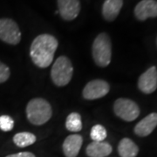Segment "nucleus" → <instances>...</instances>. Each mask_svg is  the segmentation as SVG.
Listing matches in <instances>:
<instances>
[{
  "label": "nucleus",
  "instance_id": "1",
  "mask_svg": "<svg viewBox=\"0 0 157 157\" xmlns=\"http://www.w3.org/2000/svg\"><path fill=\"white\" fill-rule=\"evenodd\" d=\"M58 40L50 34H41L32 43L30 55L34 64L40 68L48 67L53 60L58 48Z\"/></svg>",
  "mask_w": 157,
  "mask_h": 157
},
{
  "label": "nucleus",
  "instance_id": "2",
  "mask_svg": "<svg viewBox=\"0 0 157 157\" xmlns=\"http://www.w3.org/2000/svg\"><path fill=\"white\" fill-rule=\"evenodd\" d=\"M51 105L44 99L35 98L30 101L26 107V116L33 125H43L52 117Z\"/></svg>",
  "mask_w": 157,
  "mask_h": 157
},
{
  "label": "nucleus",
  "instance_id": "3",
  "mask_svg": "<svg viewBox=\"0 0 157 157\" xmlns=\"http://www.w3.org/2000/svg\"><path fill=\"white\" fill-rule=\"evenodd\" d=\"M93 58L97 66L107 67L112 59V43L107 33L99 34L94 41L92 47Z\"/></svg>",
  "mask_w": 157,
  "mask_h": 157
},
{
  "label": "nucleus",
  "instance_id": "4",
  "mask_svg": "<svg viewBox=\"0 0 157 157\" xmlns=\"http://www.w3.org/2000/svg\"><path fill=\"white\" fill-rule=\"evenodd\" d=\"M73 67L71 60L66 56L59 57L54 62L52 71L51 78L52 82L58 86H65L72 79Z\"/></svg>",
  "mask_w": 157,
  "mask_h": 157
},
{
  "label": "nucleus",
  "instance_id": "5",
  "mask_svg": "<svg viewBox=\"0 0 157 157\" xmlns=\"http://www.w3.org/2000/svg\"><path fill=\"white\" fill-rule=\"evenodd\" d=\"M113 111L118 117L126 121H133L140 115V108L135 101L120 98L115 101Z\"/></svg>",
  "mask_w": 157,
  "mask_h": 157
},
{
  "label": "nucleus",
  "instance_id": "6",
  "mask_svg": "<svg viewBox=\"0 0 157 157\" xmlns=\"http://www.w3.org/2000/svg\"><path fill=\"white\" fill-rule=\"evenodd\" d=\"M0 39L10 45H17L21 40V32L17 24L10 18L0 19Z\"/></svg>",
  "mask_w": 157,
  "mask_h": 157
},
{
  "label": "nucleus",
  "instance_id": "7",
  "mask_svg": "<svg viewBox=\"0 0 157 157\" xmlns=\"http://www.w3.org/2000/svg\"><path fill=\"white\" fill-rule=\"evenodd\" d=\"M109 90L110 86L107 81L102 79H94L86 85L82 94L86 100H96L107 95Z\"/></svg>",
  "mask_w": 157,
  "mask_h": 157
},
{
  "label": "nucleus",
  "instance_id": "8",
  "mask_svg": "<svg viewBox=\"0 0 157 157\" xmlns=\"http://www.w3.org/2000/svg\"><path fill=\"white\" fill-rule=\"evenodd\" d=\"M139 89L147 94L154 93L157 89V68L151 67L143 73L138 80Z\"/></svg>",
  "mask_w": 157,
  "mask_h": 157
},
{
  "label": "nucleus",
  "instance_id": "9",
  "mask_svg": "<svg viewBox=\"0 0 157 157\" xmlns=\"http://www.w3.org/2000/svg\"><path fill=\"white\" fill-rule=\"evenodd\" d=\"M58 7L59 13L67 21L75 19L80 11V3L78 0H58Z\"/></svg>",
  "mask_w": 157,
  "mask_h": 157
},
{
  "label": "nucleus",
  "instance_id": "10",
  "mask_svg": "<svg viewBox=\"0 0 157 157\" xmlns=\"http://www.w3.org/2000/svg\"><path fill=\"white\" fill-rule=\"evenodd\" d=\"M135 15L137 19L144 21L148 17H157L156 0H141L135 8Z\"/></svg>",
  "mask_w": 157,
  "mask_h": 157
},
{
  "label": "nucleus",
  "instance_id": "11",
  "mask_svg": "<svg viewBox=\"0 0 157 157\" xmlns=\"http://www.w3.org/2000/svg\"><path fill=\"white\" fill-rule=\"evenodd\" d=\"M157 127V113H152L143 118L135 127V133L138 136L145 137L151 134Z\"/></svg>",
  "mask_w": 157,
  "mask_h": 157
},
{
  "label": "nucleus",
  "instance_id": "12",
  "mask_svg": "<svg viewBox=\"0 0 157 157\" xmlns=\"http://www.w3.org/2000/svg\"><path fill=\"white\" fill-rule=\"evenodd\" d=\"M83 139L79 135H71L63 142V152L66 157H76L82 146Z\"/></svg>",
  "mask_w": 157,
  "mask_h": 157
},
{
  "label": "nucleus",
  "instance_id": "13",
  "mask_svg": "<svg viewBox=\"0 0 157 157\" xmlns=\"http://www.w3.org/2000/svg\"><path fill=\"white\" fill-rule=\"evenodd\" d=\"M123 6V0H105L102 15L107 21H113L118 17Z\"/></svg>",
  "mask_w": 157,
  "mask_h": 157
},
{
  "label": "nucleus",
  "instance_id": "14",
  "mask_svg": "<svg viewBox=\"0 0 157 157\" xmlns=\"http://www.w3.org/2000/svg\"><path fill=\"white\" fill-rule=\"evenodd\" d=\"M112 146L104 141H93L86 147V155L89 157H106L112 153Z\"/></svg>",
  "mask_w": 157,
  "mask_h": 157
},
{
  "label": "nucleus",
  "instance_id": "15",
  "mask_svg": "<svg viewBox=\"0 0 157 157\" xmlns=\"http://www.w3.org/2000/svg\"><path fill=\"white\" fill-rule=\"evenodd\" d=\"M118 152L121 157H136L139 147L129 138H123L118 145Z\"/></svg>",
  "mask_w": 157,
  "mask_h": 157
},
{
  "label": "nucleus",
  "instance_id": "16",
  "mask_svg": "<svg viewBox=\"0 0 157 157\" xmlns=\"http://www.w3.org/2000/svg\"><path fill=\"white\" fill-rule=\"evenodd\" d=\"M36 141V136L29 132H21L17 133L13 137V142L16 146L19 147H25L33 145Z\"/></svg>",
  "mask_w": 157,
  "mask_h": 157
},
{
  "label": "nucleus",
  "instance_id": "17",
  "mask_svg": "<svg viewBox=\"0 0 157 157\" xmlns=\"http://www.w3.org/2000/svg\"><path fill=\"white\" fill-rule=\"evenodd\" d=\"M66 128L70 132L77 133L82 129V121L81 116L78 113H72L67 118L66 121Z\"/></svg>",
  "mask_w": 157,
  "mask_h": 157
},
{
  "label": "nucleus",
  "instance_id": "18",
  "mask_svg": "<svg viewBox=\"0 0 157 157\" xmlns=\"http://www.w3.org/2000/svg\"><path fill=\"white\" fill-rule=\"evenodd\" d=\"M107 130L101 125H95L91 129L90 136L94 141H103L107 138Z\"/></svg>",
  "mask_w": 157,
  "mask_h": 157
},
{
  "label": "nucleus",
  "instance_id": "19",
  "mask_svg": "<svg viewBox=\"0 0 157 157\" xmlns=\"http://www.w3.org/2000/svg\"><path fill=\"white\" fill-rule=\"evenodd\" d=\"M14 127V121L13 119L9 115H2L0 116V129L9 132Z\"/></svg>",
  "mask_w": 157,
  "mask_h": 157
},
{
  "label": "nucleus",
  "instance_id": "20",
  "mask_svg": "<svg viewBox=\"0 0 157 157\" xmlns=\"http://www.w3.org/2000/svg\"><path fill=\"white\" fill-rule=\"evenodd\" d=\"M10 74H11L10 68L6 64L0 61V84L6 82L10 77Z\"/></svg>",
  "mask_w": 157,
  "mask_h": 157
},
{
  "label": "nucleus",
  "instance_id": "21",
  "mask_svg": "<svg viewBox=\"0 0 157 157\" xmlns=\"http://www.w3.org/2000/svg\"><path fill=\"white\" fill-rule=\"evenodd\" d=\"M6 157H35V155L33 153H30V152H20L17 154L7 155Z\"/></svg>",
  "mask_w": 157,
  "mask_h": 157
},
{
  "label": "nucleus",
  "instance_id": "22",
  "mask_svg": "<svg viewBox=\"0 0 157 157\" xmlns=\"http://www.w3.org/2000/svg\"><path fill=\"white\" fill-rule=\"evenodd\" d=\"M156 43H157V39H156Z\"/></svg>",
  "mask_w": 157,
  "mask_h": 157
}]
</instances>
